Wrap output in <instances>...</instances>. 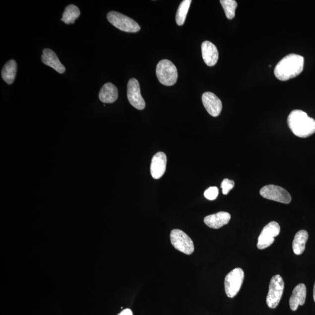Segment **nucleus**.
I'll return each instance as SVG.
<instances>
[{"mask_svg": "<svg viewBox=\"0 0 315 315\" xmlns=\"http://www.w3.org/2000/svg\"><path fill=\"white\" fill-rule=\"evenodd\" d=\"M304 59L296 54L288 55L278 62L274 69V75L282 81L296 77L303 71Z\"/></svg>", "mask_w": 315, "mask_h": 315, "instance_id": "f257e3e1", "label": "nucleus"}, {"mask_svg": "<svg viewBox=\"0 0 315 315\" xmlns=\"http://www.w3.org/2000/svg\"><path fill=\"white\" fill-rule=\"evenodd\" d=\"M287 122L291 130L297 137L307 138L315 132V121L303 111H292Z\"/></svg>", "mask_w": 315, "mask_h": 315, "instance_id": "f03ea898", "label": "nucleus"}, {"mask_svg": "<svg viewBox=\"0 0 315 315\" xmlns=\"http://www.w3.org/2000/svg\"><path fill=\"white\" fill-rule=\"evenodd\" d=\"M156 74L159 81L165 86L174 85L177 82L178 77L177 67L168 60H162L158 63Z\"/></svg>", "mask_w": 315, "mask_h": 315, "instance_id": "7ed1b4c3", "label": "nucleus"}, {"mask_svg": "<svg viewBox=\"0 0 315 315\" xmlns=\"http://www.w3.org/2000/svg\"><path fill=\"white\" fill-rule=\"evenodd\" d=\"M107 18L112 25L122 31L135 33L141 29L134 20L117 11L109 12Z\"/></svg>", "mask_w": 315, "mask_h": 315, "instance_id": "20e7f679", "label": "nucleus"}, {"mask_svg": "<svg viewBox=\"0 0 315 315\" xmlns=\"http://www.w3.org/2000/svg\"><path fill=\"white\" fill-rule=\"evenodd\" d=\"M244 280V272L241 268H235L225 277V291L229 298H234L240 291Z\"/></svg>", "mask_w": 315, "mask_h": 315, "instance_id": "39448f33", "label": "nucleus"}, {"mask_svg": "<svg viewBox=\"0 0 315 315\" xmlns=\"http://www.w3.org/2000/svg\"><path fill=\"white\" fill-rule=\"evenodd\" d=\"M284 290V282L280 275H275L271 278L269 290L267 296V306L274 309L280 303Z\"/></svg>", "mask_w": 315, "mask_h": 315, "instance_id": "423d86ee", "label": "nucleus"}, {"mask_svg": "<svg viewBox=\"0 0 315 315\" xmlns=\"http://www.w3.org/2000/svg\"><path fill=\"white\" fill-rule=\"evenodd\" d=\"M170 238L172 245L176 250L188 255L193 253L194 251L193 242L183 231L172 230L170 234Z\"/></svg>", "mask_w": 315, "mask_h": 315, "instance_id": "0eeeda50", "label": "nucleus"}, {"mask_svg": "<svg viewBox=\"0 0 315 315\" xmlns=\"http://www.w3.org/2000/svg\"><path fill=\"white\" fill-rule=\"evenodd\" d=\"M260 193L262 197L268 200L281 203L289 204L291 201V195L286 189L276 185L265 186L261 189Z\"/></svg>", "mask_w": 315, "mask_h": 315, "instance_id": "6e6552de", "label": "nucleus"}, {"mask_svg": "<svg viewBox=\"0 0 315 315\" xmlns=\"http://www.w3.org/2000/svg\"><path fill=\"white\" fill-rule=\"evenodd\" d=\"M280 233V227L277 222L272 221L265 226L258 238L257 247L263 250L274 243L275 237Z\"/></svg>", "mask_w": 315, "mask_h": 315, "instance_id": "1a4fd4ad", "label": "nucleus"}, {"mask_svg": "<svg viewBox=\"0 0 315 315\" xmlns=\"http://www.w3.org/2000/svg\"><path fill=\"white\" fill-rule=\"evenodd\" d=\"M127 98L132 107L138 110L145 108V102L141 94L140 84L135 78L130 79L128 82Z\"/></svg>", "mask_w": 315, "mask_h": 315, "instance_id": "9d476101", "label": "nucleus"}, {"mask_svg": "<svg viewBox=\"0 0 315 315\" xmlns=\"http://www.w3.org/2000/svg\"><path fill=\"white\" fill-rule=\"evenodd\" d=\"M202 102L206 111L212 117H217L221 114L223 105L220 99L213 93L207 92L202 95Z\"/></svg>", "mask_w": 315, "mask_h": 315, "instance_id": "9b49d317", "label": "nucleus"}, {"mask_svg": "<svg viewBox=\"0 0 315 315\" xmlns=\"http://www.w3.org/2000/svg\"><path fill=\"white\" fill-rule=\"evenodd\" d=\"M167 158L164 152H159L152 159L151 174L155 180H159L163 176L167 168Z\"/></svg>", "mask_w": 315, "mask_h": 315, "instance_id": "f8f14e48", "label": "nucleus"}, {"mask_svg": "<svg viewBox=\"0 0 315 315\" xmlns=\"http://www.w3.org/2000/svg\"><path fill=\"white\" fill-rule=\"evenodd\" d=\"M202 56L205 64L209 67L216 64L218 60V52L216 46L209 41H205L201 45Z\"/></svg>", "mask_w": 315, "mask_h": 315, "instance_id": "ddd939ff", "label": "nucleus"}, {"mask_svg": "<svg viewBox=\"0 0 315 315\" xmlns=\"http://www.w3.org/2000/svg\"><path fill=\"white\" fill-rule=\"evenodd\" d=\"M231 220V215L227 212L221 211L216 214H211L205 217L204 223L208 227L219 229L228 224Z\"/></svg>", "mask_w": 315, "mask_h": 315, "instance_id": "4468645a", "label": "nucleus"}, {"mask_svg": "<svg viewBox=\"0 0 315 315\" xmlns=\"http://www.w3.org/2000/svg\"><path fill=\"white\" fill-rule=\"evenodd\" d=\"M41 58L42 62L45 65L54 68L60 74H63L65 72V68L64 66L60 62L57 55L51 49H44Z\"/></svg>", "mask_w": 315, "mask_h": 315, "instance_id": "2eb2a0df", "label": "nucleus"}, {"mask_svg": "<svg viewBox=\"0 0 315 315\" xmlns=\"http://www.w3.org/2000/svg\"><path fill=\"white\" fill-rule=\"evenodd\" d=\"M307 298V287L304 284H300L295 287L290 299V306L295 311L300 306H304Z\"/></svg>", "mask_w": 315, "mask_h": 315, "instance_id": "dca6fc26", "label": "nucleus"}, {"mask_svg": "<svg viewBox=\"0 0 315 315\" xmlns=\"http://www.w3.org/2000/svg\"><path fill=\"white\" fill-rule=\"evenodd\" d=\"M99 98L101 102L105 104L115 102L118 98V90L117 87L112 83H107L101 89Z\"/></svg>", "mask_w": 315, "mask_h": 315, "instance_id": "f3484780", "label": "nucleus"}, {"mask_svg": "<svg viewBox=\"0 0 315 315\" xmlns=\"http://www.w3.org/2000/svg\"><path fill=\"white\" fill-rule=\"evenodd\" d=\"M308 232L306 230H301L295 235L293 243V249L294 253L300 255L304 253L306 250V246L308 240Z\"/></svg>", "mask_w": 315, "mask_h": 315, "instance_id": "a211bd4d", "label": "nucleus"}, {"mask_svg": "<svg viewBox=\"0 0 315 315\" xmlns=\"http://www.w3.org/2000/svg\"><path fill=\"white\" fill-rule=\"evenodd\" d=\"M16 71L17 64L14 60H11L6 63L1 71L3 80L9 85L13 84L16 77Z\"/></svg>", "mask_w": 315, "mask_h": 315, "instance_id": "6ab92c4d", "label": "nucleus"}, {"mask_svg": "<svg viewBox=\"0 0 315 315\" xmlns=\"http://www.w3.org/2000/svg\"><path fill=\"white\" fill-rule=\"evenodd\" d=\"M80 15V11L77 6L69 5L65 8L63 14L62 21L69 25L74 24L76 19Z\"/></svg>", "mask_w": 315, "mask_h": 315, "instance_id": "aec40b11", "label": "nucleus"}, {"mask_svg": "<svg viewBox=\"0 0 315 315\" xmlns=\"http://www.w3.org/2000/svg\"><path fill=\"white\" fill-rule=\"evenodd\" d=\"M191 3V0H184L179 6L176 15V21L179 26L184 24Z\"/></svg>", "mask_w": 315, "mask_h": 315, "instance_id": "412c9836", "label": "nucleus"}, {"mask_svg": "<svg viewBox=\"0 0 315 315\" xmlns=\"http://www.w3.org/2000/svg\"><path fill=\"white\" fill-rule=\"evenodd\" d=\"M220 3L227 18L228 19H233L235 15V9L238 6L237 1L235 0H221Z\"/></svg>", "mask_w": 315, "mask_h": 315, "instance_id": "4be33fe9", "label": "nucleus"}, {"mask_svg": "<svg viewBox=\"0 0 315 315\" xmlns=\"http://www.w3.org/2000/svg\"><path fill=\"white\" fill-rule=\"evenodd\" d=\"M219 193L218 189L217 187H210L205 191L204 197L209 200H214L218 197Z\"/></svg>", "mask_w": 315, "mask_h": 315, "instance_id": "5701e85b", "label": "nucleus"}, {"mask_svg": "<svg viewBox=\"0 0 315 315\" xmlns=\"http://www.w3.org/2000/svg\"><path fill=\"white\" fill-rule=\"evenodd\" d=\"M235 183L233 181L228 180V179H225L223 182H222L221 188L223 189V193L225 195L228 194L232 189L234 187Z\"/></svg>", "mask_w": 315, "mask_h": 315, "instance_id": "b1692460", "label": "nucleus"}, {"mask_svg": "<svg viewBox=\"0 0 315 315\" xmlns=\"http://www.w3.org/2000/svg\"><path fill=\"white\" fill-rule=\"evenodd\" d=\"M118 315H133L132 312L130 309H125L123 310L121 313H119Z\"/></svg>", "mask_w": 315, "mask_h": 315, "instance_id": "393cba45", "label": "nucleus"}, {"mask_svg": "<svg viewBox=\"0 0 315 315\" xmlns=\"http://www.w3.org/2000/svg\"><path fill=\"white\" fill-rule=\"evenodd\" d=\"M313 296H314V300L315 303V284H314V294H313Z\"/></svg>", "mask_w": 315, "mask_h": 315, "instance_id": "a878e982", "label": "nucleus"}]
</instances>
